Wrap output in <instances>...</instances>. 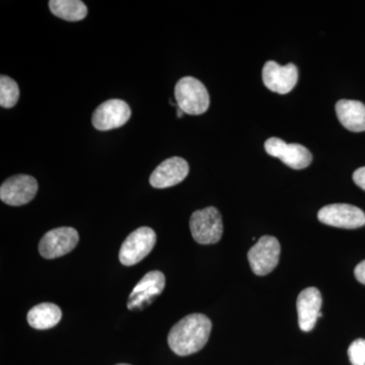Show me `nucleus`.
Masks as SVG:
<instances>
[{"label": "nucleus", "instance_id": "obj_1", "mask_svg": "<svg viewBox=\"0 0 365 365\" xmlns=\"http://www.w3.org/2000/svg\"><path fill=\"white\" fill-rule=\"evenodd\" d=\"M211 328L212 324L205 314H188L170 329L168 343L179 356H188L200 351L206 345Z\"/></svg>", "mask_w": 365, "mask_h": 365}, {"label": "nucleus", "instance_id": "obj_2", "mask_svg": "<svg viewBox=\"0 0 365 365\" xmlns=\"http://www.w3.org/2000/svg\"><path fill=\"white\" fill-rule=\"evenodd\" d=\"M175 98L179 109L193 116L204 114L210 105L207 88L192 76H185L178 81L175 86Z\"/></svg>", "mask_w": 365, "mask_h": 365}, {"label": "nucleus", "instance_id": "obj_3", "mask_svg": "<svg viewBox=\"0 0 365 365\" xmlns=\"http://www.w3.org/2000/svg\"><path fill=\"white\" fill-rule=\"evenodd\" d=\"M192 237L198 244L212 245L220 241L223 234L222 215L217 208L197 210L190 218Z\"/></svg>", "mask_w": 365, "mask_h": 365}, {"label": "nucleus", "instance_id": "obj_4", "mask_svg": "<svg viewBox=\"0 0 365 365\" xmlns=\"http://www.w3.org/2000/svg\"><path fill=\"white\" fill-rule=\"evenodd\" d=\"M157 242V234L153 228L143 227L137 228L126 237L119 252L120 262L124 266L136 265L143 261Z\"/></svg>", "mask_w": 365, "mask_h": 365}, {"label": "nucleus", "instance_id": "obj_5", "mask_svg": "<svg viewBox=\"0 0 365 365\" xmlns=\"http://www.w3.org/2000/svg\"><path fill=\"white\" fill-rule=\"evenodd\" d=\"M281 248L275 237L264 235L248 252V260L253 272L265 276L272 272L279 263Z\"/></svg>", "mask_w": 365, "mask_h": 365}, {"label": "nucleus", "instance_id": "obj_6", "mask_svg": "<svg viewBox=\"0 0 365 365\" xmlns=\"http://www.w3.org/2000/svg\"><path fill=\"white\" fill-rule=\"evenodd\" d=\"M264 148L269 155L279 158L281 162L292 169H306L313 160L312 153L302 144H288L277 137L267 139Z\"/></svg>", "mask_w": 365, "mask_h": 365}, {"label": "nucleus", "instance_id": "obj_7", "mask_svg": "<svg viewBox=\"0 0 365 365\" xmlns=\"http://www.w3.org/2000/svg\"><path fill=\"white\" fill-rule=\"evenodd\" d=\"M319 222L330 227L354 230L365 225V215L361 209L350 204H330L319 209Z\"/></svg>", "mask_w": 365, "mask_h": 365}, {"label": "nucleus", "instance_id": "obj_8", "mask_svg": "<svg viewBox=\"0 0 365 365\" xmlns=\"http://www.w3.org/2000/svg\"><path fill=\"white\" fill-rule=\"evenodd\" d=\"M79 235L73 227H58L49 230L41 239L39 252L45 259H56L71 253L78 246Z\"/></svg>", "mask_w": 365, "mask_h": 365}, {"label": "nucleus", "instance_id": "obj_9", "mask_svg": "<svg viewBox=\"0 0 365 365\" xmlns=\"http://www.w3.org/2000/svg\"><path fill=\"white\" fill-rule=\"evenodd\" d=\"M38 182L29 175H16L9 178L0 187V199L11 206L26 205L35 198Z\"/></svg>", "mask_w": 365, "mask_h": 365}, {"label": "nucleus", "instance_id": "obj_10", "mask_svg": "<svg viewBox=\"0 0 365 365\" xmlns=\"http://www.w3.org/2000/svg\"><path fill=\"white\" fill-rule=\"evenodd\" d=\"M131 109L122 100H108L98 106L93 112L91 123L98 130L108 131L120 128L129 121Z\"/></svg>", "mask_w": 365, "mask_h": 365}, {"label": "nucleus", "instance_id": "obj_11", "mask_svg": "<svg viewBox=\"0 0 365 365\" xmlns=\"http://www.w3.org/2000/svg\"><path fill=\"white\" fill-rule=\"evenodd\" d=\"M165 287V277L160 271H150L141 278L129 295L127 307L130 311L143 309L150 306Z\"/></svg>", "mask_w": 365, "mask_h": 365}, {"label": "nucleus", "instance_id": "obj_12", "mask_svg": "<svg viewBox=\"0 0 365 365\" xmlns=\"http://www.w3.org/2000/svg\"><path fill=\"white\" fill-rule=\"evenodd\" d=\"M262 78L266 88L274 93H290L299 81V69L294 63L281 66L277 62L268 61L263 67Z\"/></svg>", "mask_w": 365, "mask_h": 365}, {"label": "nucleus", "instance_id": "obj_13", "mask_svg": "<svg viewBox=\"0 0 365 365\" xmlns=\"http://www.w3.org/2000/svg\"><path fill=\"white\" fill-rule=\"evenodd\" d=\"M189 174L187 160L179 157L168 158L158 165L150 175V182L153 188L165 189L184 181Z\"/></svg>", "mask_w": 365, "mask_h": 365}, {"label": "nucleus", "instance_id": "obj_14", "mask_svg": "<svg viewBox=\"0 0 365 365\" xmlns=\"http://www.w3.org/2000/svg\"><path fill=\"white\" fill-rule=\"evenodd\" d=\"M322 304L323 299L318 288L307 287L300 292L297 300L300 330L304 332L313 330L318 319L323 316L321 313Z\"/></svg>", "mask_w": 365, "mask_h": 365}, {"label": "nucleus", "instance_id": "obj_15", "mask_svg": "<svg viewBox=\"0 0 365 365\" xmlns=\"http://www.w3.org/2000/svg\"><path fill=\"white\" fill-rule=\"evenodd\" d=\"M340 123L352 132L365 131V105L359 101L340 100L336 104Z\"/></svg>", "mask_w": 365, "mask_h": 365}, {"label": "nucleus", "instance_id": "obj_16", "mask_svg": "<svg viewBox=\"0 0 365 365\" xmlns=\"http://www.w3.org/2000/svg\"><path fill=\"white\" fill-rule=\"evenodd\" d=\"M62 318V312L57 304L43 302L29 311L26 319L36 330H48L57 325Z\"/></svg>", "mask_w": 365, "mask_h": 365}, {"label": "nucleus", "instance_id": "obj_17", "mask_svg": "<svg viewBox=\"0 0 365 365\" xmlns=\"http://www.w3.org/2000/svg\"><path fill=\"white\" fill-rule=\"evenodd\" d=\"M49 7L51 13L62 20L78 21L88 16V7L81 0H51Z\"/></svg>", "mask_w": 365, "mask_h": 365}, {"label": "nucleus", "instance_id": "obj_18", "mask_svg": "<svg viewBox=\"0 0 365 365\" xmlns=\"http://www.w3.org/2000/svg\"><path fill=\"white\" fill-rule=\"evenodd\" d=\"M20 98V88L13 78L6 76L0 78V106L6 109L14 107Z\"/></svg>", "mask_w": 365, "mask_h": 365}, {"label": "nucleus", "instance_id": "obj_19", "mask_svg": "<svg viewBox=\"0 0 365 365\" xmlns=\"http://www.w3.org/2000/svg\"><path fill=\"white\" fill-rule=\"evenodd\" d=\"M348 356L352 365H365V340L357 339L348 348Z\"/></svg>", "mask_w": 365, "mask_h": 365}, {"label": "nucleus", "instance_id": "obj_20", "mask_svg": "<svg viewBox=\"0 0 365 365\" xmlns=\"http://www.w3.org/2000/svg\"><path fill=\"white\" fill-rule=\"evenodd\" d=\"M353 181L365 191V167L359 168L353 174Z\"/></svg>", "mask_w": 365, "mask_h": 365}, {"label": "nucleus", "instance_id": "obj_21", "mask_svg": "<svg viewBox=\"0 0 365 365\" xmlns=\"http://www.w3.org/2000/svg\"><path fill=\"white\" fill-rule=\"evenodd\" d=\"M355 277L360 283L365 285V260L360 262L354 270Z\"/></svg>", "mask_w": 365, "mask_h": 365}, {"label": "nucleus", "instance_id": "obj_22", "mask_svg": "<svg viewBox=\"0 0 365 365\" xmlns=\"http://www.w3.org/2000/svg\"><path fill=\"white\" fill-rule=\"evenodd\" d=\"M182 115H184V112H182L181 109H179V108H178V110H177L178 118H182Z\"/></svg>", "mask_w": 365, "mask_h": 365}, {"label": "nucleus", "instance_id": "obj_23", "mask_svg": "<svg viewBox=\"0 0 365 365\" xmlns=\"http://www.w3.org/2000/svg\"><path fill=\"white\" fill-rule=\"evenodd\" d=\"M117 365H131V364H117Z\"/></svg>", "mask_w": 365, "mask_h": 365}]
</instances>
